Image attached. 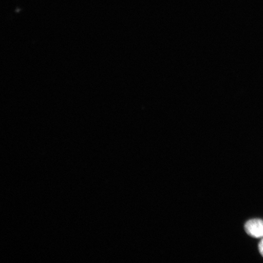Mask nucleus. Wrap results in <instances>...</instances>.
I'll list each match as a JSON object with an SVG mask.
<instances>
[{"mask_svg": "<svg viewBox=\"0 0 263 263\" xmlns=\"http://www.w3.org/2000/svg\"><path fill=\"white\" fill-rule=\"evenodd\" d=\"M258 249L259 252H260L261 255L263 256V239L259 242Z\"/></svg>", "mask_w": 263, "mask_h": 263, "instance_id": "2", "label": "nucleus"}, {"mask_svg": "<svg viewBox=\"0 0 263 263\" xmlns=\"http://www.w3.org/2000/svg\"><path fill=\"white\" fill-rule=\"evenodd\" d=\"M245 230L249 236L253 238L263 237V221L261 219H251L245 224Z\"/></svg>", "mask_w": 263, "mask_h": 263, "instance_id": "1", "label": "nucleus"}]
</instances>
